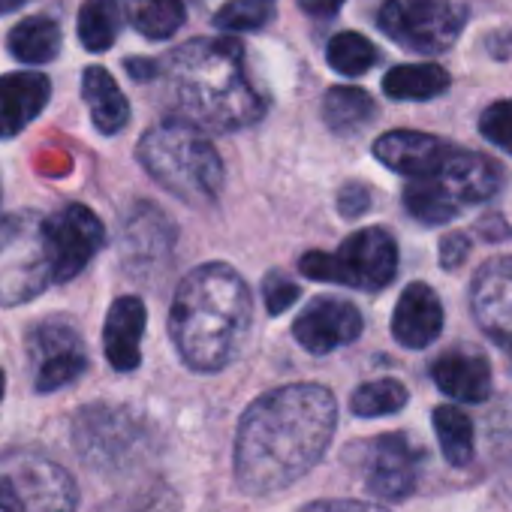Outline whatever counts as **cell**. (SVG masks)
I'll use <instances>...</instances> for the list:
<instances>
[{"instance_id":"24","label":"cell","mask_w":512,"mask_h":512,"mask_svg":"<svg viewBox=\"0 0 512 512\" xmlns=\"http://www.w3.org/2000/svg\"><path fill=\"white\" fill-rule=\"evenodd\" d=\"M127 22L145 40H172L184 25V0H127Z\"/></svg>"},{"instance_id":"11","label":"cell","mask_w":512,"mask_h":512,"mask_svg":"<svg viewBox=\"0 0 512 512\" xmlns=\"http://www.w3.org/2000/svg\"><path fill=\"white\" fill-rule=\"evenodd\" d=\"M470 308L491 341L512 350V256L488 260L470 284Z\"/></svg>"},{"instance_id":"25","label":"cell","mask_w":512,"mask_h":512,"mask_svg":"<svg viewBox=\"0 0 512 512\" xmlns=\"http://www.w3.org/2000/svg\"><path fill=\"white\" fill-rule=\"evenodd\" d=\"M124 7L121 0H85L79 10V40L88 52H106L115 46L121 28H124Z\"/></svg>"},{"instance_id":"12","label":"cell","mask_w":512,"mask_h":512,"mask_svg":"<svg viewBox=\"0 0 512 512\" xmlns=\"http://www.w3.org/2000/svg\"><path fill=\"white\" fill-rule=\"evenodd\" d=\"M293 335L308 353L323 356L353 344L362 335V314L344 299H314L293 323Z\"/></svg>"},{"instance_id":"26","label":"cell","mask_w":512,"mask_h":512,"mask_svg":"<svg viewBox=\"0 0 512 512\" xmlns=\"http://www.w3.org/2000/svg\"><path fill=\"white\" fill-rule=\"evenodd\" d=\"M374 115H377V106H374L371 94L362 88H353V85H338L323 100V118L341 136L362 130L368 121H374Z\"/></svg>"},{"instance_id":"6","label":"cell","mask_w":512,"mask_h":512,"mask_svg":"<svg viewBox=\"0 0 512 512\" xmlns=\"http://www.w3.org/2000/svg\"><path fill=\"white\" fill-rule=\"evenodd\" d=\"M299 269L311 281H329V284L377 293L389 287V281L395 278L398 244L386 229L368 226L353 232L335 253H323V250L305 253L299 260Z\"/></svg>"},{"instance_id":"33","label":"cell","mask_w":512,"mask_h":512,"mask_svg":"<svg viewBox=\"0 0 512 512\" xmlns=\"http://www.w3.org/2000/svg\"><path fill=\"white\" fill-rule=\"evenodd\" d=\"M266 308H269V314H284L287 308H293V302L299 299V287L290 281V278H284V275H269L266 278Z\"/></svg>"},{"instance_id":"32","label":"cell","mask_w":512,"mask_h":512,"mask_svg":"<svg viewBox=\"0 0 512 512\" xmlns=\"http://www.w3.org/2000/svg\"><path fill=\"white\" fill-rule=\"evenodd\" d=\"M479 133L503 148L506 154H512V100H500V103H491L482 118H479Z\"/></svg>"},{"instance_id":"16","label":"cell","mask_w":512,"mask_h":512,"mask_svg":"<svg viewBox=\"0 0 512 512\" xmlns=\"http://www.w3.org/2000/svg\"><path fill=\"white\" fill-rule=\"evenodd\" d=\"M437 178L467 208V205H476V202L491 199L500 190L503 169H500V163H494L485 154L464 151V148H452V154H449L446 166L437 172Z\"/></svg>"},{"instance_id":"20","label":"cell","mask_w":512,"mask_h":512,"mask_svg":"<svg viewBox=\"0 0 512 512\" xmlns=\"http://www.w3.org/2000/svg\"><path fill=\"white\" fill-rule=\"evenodd\" d=\"M61 52V28L55 19L31 16L10 31V55L28 67L55 61Z\"/></svg>"},{"instance_id":"29","label":"cell","mask_w":512,"mask_h":512,"mask_svg":"<svg viewBox=\"0 0 512 512\" xmlns=\"http://www.w3.org/2000/svg\"><path fill=\"white\" fill-rule=\"evenodd\" d=\"M407 389L398 383V380H374V383H365L353 392L350 398V407L356 416H365V419H377V416H392L398 413L404 404H407Z\"/></svg>"},{"instance_id":"19","label":"cell","mask_w":512,"mask_h":512,"mask_svg":"<svg viewBox=\"0 0 512 512\" xmlns=\"http://www.w3.org/2000/svg\"><path fill=\"white\" fill-rule=\"evenodd\" d=\"M82 97L91 109V121L103 136H115L130 121V103L118 82L103 67H88L82 76Z\"/></svg>"},{"instance_id":"31","label":"cell","mask_w":512,"mask_h":512,"mask_svg":"<svg viewBox=\"0 0 512 512\" xmlns=\"http://www.w3.org/2000/svg\"><path fill=\"white\" fill-rule=\"evenodd\" d=\"M88 368V356L85 350H70V353H61V356H52L46 362L37 365V377H34V386L40 392H55V389H64L70 383H76Z\"/></svg>"},{"instance_id":"18","label":"cell","mask_w":512,"mask_h":512,"mask_svg":"<svg viewBox=\"0 0 512 512\" xmlns=\"http://www.w3.org/2000/svg\"><path fill=\"white\" fill-rule=\"evenodd\" d=\"M431 380L449 398H458L464 404H479L491 392L488 362L482 356L464 353V350H449V353L437 356V362L431 365Z\"/></svg>"},{"instance_id":"30","label":"cell","mask_w":512,"mask_h":512,"mask_svg":"<svg viewBox=\"0 0 512 512\" xmlns=\"http://www.w3.org/2000/svg\"><path fill=\"white\" fill-rule=\"evenodd\" d=\"M275 19V0H229L214 16V28L226 34L260 31Z\"/></svg>"},{"instance_id":"1","label":"cell","mask_w":512,"mask_h":512,"mask_svg":"<svg viewBox=\"0 0 512 512\" xmlns=\"http://www.w3.org/2000/svg\"><path fill=\"white\" fill-rule=\"evenodd\" d=\"M338 404L326 386L296 383L256 398L238 425L235 479L247 494H272L302 479L329 449Z\"/></svg>"},{"instance_id":"27","label":"cell","mask_w":512,"mask_h":512,"mask_svg":"<svg viewBox=\"0 0 512 512\" xmlns=\"http://www.w3.org/2000/svg\"><path fill=\"white\" fill-rule=\"evenodd\" d=\"M434 431H437V440H440V452L443 458L452 464V467H464L473 461V452H476V434H473V422L467 413H461L458 407H437L434 410Z\"/></svg>"},{"instance_id":"38","label":"cell","mask_w":512,"mask_h":512,"mask_svg":"<svg viewBox=\"0 0 512 512\" xmlns=\"http://www.w3.org/2000/svg\"><path fill=\"white\" fill-rule=\"evenodd\" d=\"M127 73L136 79V82H151L160 76V61H151V58H130L127 61Z\"/></svg>"},{"instance_id":"17","label":"cell","mask_w":512,"mask_h":512,"mask_svg":"<svg viewBox=\"0 0 512 512\" xmlns=\"http://www.w3.org/2000/svg\"><path fill=\"white\" fill-rule=\"evenodd\" d=\"M142 335H145V305L139 296H121L103 326V350L115 371H136L142 362Z\"/></svg>"},{"instance_id":"28","label":"cell","mask_w":512,"mask_h":512,"mask_svg":"<svg viewBox=\"0 0 512 512\" xmlns=\"http://www.w3.org/2000/svg\"><path fill=\"white\" fill-rule=\"evenodd\" d=\"M326 61L341 76H362L380 61V52L368 37H362L356 31H344V34H335L329 40Z\"/></svg>"},{"instance_id":"41","label":"cell","mask_w":512,"mask_h":512,"mask_svg":"<svg viewBox=\"0 0 512 512\" xmlns=\"http://www.w3.org/2000/svg\"><path fill=\"white\" fill-rule=\"evenodd\" d=\"M4 389H7V377H4V371H0V398H4Z\"/></svg>"},{"instance_id":"7","label":"cell","mask_w":512,"mask_h":512,"mask_svg":"<svg viewBox=\"0 0 512 512\" xmlns=\"http://www.w3.org/2000/svg\"><path fill=\"white\" fill-rule=\"evenodd\" d=\"M79 488L73 476L34 452L0 458V509L4 512H76Z\"/></svg>"},{"instance_id":"5","label":"cell","mask_w":512,"mask_h":512,"mask_svg":"<svg viewBox=\"0 0 512 512\" xmlns=\"http://www.w3.org/2000/svg\"><path fill=\"white\" fill-rule=\"evenodd\" d=\"M55 281L46 220L16 211L0 220V305L13 308L37 299Z\"/></svg>"},{"instance_id":"3","label":"cell","mask_w":512,"mask_h":512,"mask_svg":"<svg viewBox=\"0 0 512 512\" xmlns=\"http://www.w3.org/2000/svg\"><path fill=\"white\" fill-rule=\"evenodd\" d=\"M253 299L235 269L208 263L190 272L172 299L169 335L193 371H220L244 347Z\"/></svg>"},{"instance_id":"35","label":"cell","mask_w":512,"mask_h":512,"mask_svg":"<svg viewBox=\"0 0 512 512\" xmlns=\"http://www.w3.org/2000/svg\"><path fill=\"white\" fill-rule=\"evenodd\" d=\"M467 253H470V241L461 232L446 235L443 238V247H440V263H443V269H458L467 260Z\"/></svg>"},{"instance_id":"23","label":"cell","mask_w":512,"mask_h":512,"mask_svg":"<svg viewBox=\"0 0 512 512\" xmlns=\"http://www.w3.org/2000/svg\"><path fill=\"white\" fill-rule=\"evenodd\" d=\"M449 73L440 64H401L383 76L389 100H434L446 94Z\"/></svg>"},{"instance_id":"10","label":"cell","mask_w":512,"mask_h":512,"mask_svg":"<svg viewBox=\"0 0 512 512\" xmlns=\"http://www.w3.org/2000/svg\"><path fill=\"white\" fill-rule=\"evenodd\" d=\"M49 244H52V263H55V281H73L94 256L100 253L106 241V229L100 217L85 205H64L46 220Z\"/></svg>"},{"instance_id":"15","label":"cell","mask_w":512,"mask_h":512,"mask_svg":"<svg viewBox=\"0 0 512 512\" xmlns=\"http://www.w3.org/2000/svg\"><path fill=\"white\" fill-rule=\"evenodd\" d=\"M52 82L43 73L0 76V139L19 136L49 106Z\"/></svg>"},{"instance_id":"2","label":"cell","mask_w":512,"mask_h":512,"mask_svg":"<svg viewBox=\"0 0 512 512\" xmlns=\"http://www.w3.org/2000/svg\"><path fill=\"white\" fill-rule=\"evenodd\" d=\"M157 79L169 88L175 118L196 130L232 133L266 112V97L256 91L235 40H190L160 61Z\"/></svg>"},{"instance_id":"40","label":"cell","mask_w":512,"mask_h":512,"mask_svg":"<svg viewBox=\"0 0 512 512\" xmlns=\"http://www.w3.org/2000/svg\"><path fill=\"white\" fill-rule=\"evenodd\" d=\"M28 0H0V16H7V13H13V10H19V7H25Z\"/></svg>"},{"instance_id":"37","label":"cell","mask_w":512,"mask_h":512,"mask_svg":"<svg viewBox=\"0 0 512 512\" xmlns=\"http://www.w3.org/2000/svg\"><path fill=\"white\" fill-rule=\"evenodd\" d=\"M485 46H488V52H491L497 61H512V28H503V31L491 34V37L485 40Z\"/></svg>"},{"instance_id":"42","label":"cell","mask_w":512,"mask_h":512,"mask_svg":"<svg viewBox=\"0 0 512 512\" xmlns=\"http://www.w3.org/2000/svg\"><path fill=\"white\" fill-rule=\"evenodd\" d=\"M190 4H202V0H190Z\"/></svg>"},{"instance_id":"22","label":"cell","mask_w":512,"mask_h":512,"mask_svg":"<svg viewBox=\"0 0 512 512\" xmlns=\"http://www.w3.org/2000/svg\"><path fill=\"white\" fill-rule=\"evenodd\" d=\"M485 461L512 497V395L500 398L485 419Z\"/></svg>"},{"instance_id":"21","label":"cell","mask_w":512,"mask_h":512,"mask_svg":"<svg viewBox=\"0 0 512 512\" xmlns=\"http://www.w3.org/2000/svg\"><path fill=\"white\" fill-rule=\"evenodd\" d=\"M404 208L419 223L440 226L452 220L464 205L452 196V190L437 175H431V178H410V184L404 187Z\"/></svg>"},{"instance_id":"39","label":"cell","mask_w":512,"mask_h":512,"mask_svg":"<svg viewBox=\"0 0 512 512\" xmlns=\"http://www.w3.org/2000/svg\"><path fill=\"white\" fill-rule=\"evenodd\" d=\"M299 7L314 19H332L344 7V0H299Z\"/></svg>"},{"instance_id":"34","label":"cell","mask_w":512,"mask_h":512,"mask_svg":"<svg viewBox=\"0 0 512 512\" xmlns=\"http://www.w3.org/2000/svg\"><path fill=\"white\" fill-rule=\"evenodd\" d=\"M368 208H371V190H368L365 184L350 181V184L341 187V193H338V211H341L344 217H359V214H365Z\"/></svg>"},{"instance_id":"13","label":"cell","mask_w":512,"mask_h":512,"mask_svg":"<svg viewBox=\"0 0 512 512\" xmlns=\"http://www.w3.org/2000/svg\"><path fill=\"white\" fill-rule=\"evenodd\" d=\"M452 148L455 145L428 133L392 130L374 142V157L392 172H401L407 178H431L446 166Z\"/></svg>"},{"instance_id":"14","label":"cell","mask_w":512,"mask_h":512,"mask_svg":"<svg viewBox=\"0 0 512 512\" xmlns=\"http://www.w3.org/2000/svg\"><path fill=\"white\" fill-rule=\"evenodd\" d=\"M443 332V305L428 284H410L392 317V335L407 350H422Z\"/></svg>"},{"instance_id":"8","label":"cell","mask_w":512,"mask_h":512,"mask_svg":"<svg viewBox=\"0 0 512 512\" xmlns=\"http://www.w3.org/2000/svg\"><path fill=\"white\" fill-rule=\"evenodd\" d=\"M464 7L455 0H383L377 13L380 31L416 55H440L452 49L464 28Z\"/></svg>"},{"instance_id":"9","label":"cell","mask_w":512,"mask_h":512,"mask_svg":"<svg viewBox=\"0 0 512 512\" xmlns=\"http://www.w3.org/2000/svg\"><path fill=\"white\" fill-rule=\"evenodd\" d=\"M422 452L404 434H380L350 449V464L359 470L365 488L380 500H404L419 479Z\"/></svg>"},{"instance_id":"4","label":"cell","mask_w":512,"mask_h":512,"mask_svg":"<svg viewBox=\"0 0 512 512\" xmlns=\"http://www.w3.org/2000/svg\"><path fill=\"white\" fill-rule=\"evenodd\" d=\"M139 163L172 196L205 205L223 187V160L211 139L187 121L169 118L139 139Z\"/></svg>"},{"instance_id":"36","label":"cell","mask_w":512,"mask_h":512,"mask_svg":"<svg viewBox=\"0 0 512 512\" xmlns=\"http://www.w3.org/2000/svg\"><path fill=\"white\" fill-rule=\"evenodd\" d=\"M302 512H386L374 503H362V500H320L305 506Z\"/></svg>"}]
</instances>
